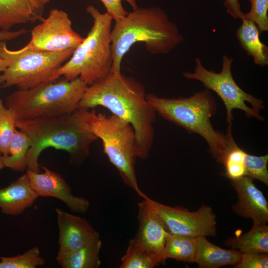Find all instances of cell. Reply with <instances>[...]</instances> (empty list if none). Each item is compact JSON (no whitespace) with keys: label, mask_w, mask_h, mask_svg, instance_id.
Masks as SVG:
<instances>
[{"label":"cell","mask_w":268,"mask_h":268,"mask_svg":"<svg viewBox=\"0 0 268 268\" xmlns=\"http://www.w3.org/2000/svg\"><path fill=\"white\" fill-rule=\"evenodd\" d=\"M31 143L30 138L25 132L16 130L10 144L9 154L2 155L4 167L14 171L26 170V157Z\"/></svg>","instance_id":"obj_25"},{"label":"cell","mask_w":268,"mask_h":268,"mask_svg":"<svg viewBox=\"0 0 268 268\" xmlns=\"http://www.w3.org/2000/svg\"><path fill=\"white\" fill-rule=\"evenodd\" d=\"M251 8L244 18L253 21L260 32L268 31V0H249Z\"/></svg>","instance_id":"obj_29"},{"label":"cell","mask_w":268,"mask_h":268,"mask_svg":"<svg viewBox=\"0 0 268 268\" xmlns=\"http://www.w3.org/2000/svg\"><path fill=\"white\" fill-rule=\"evenodd\" d=\"M197 245V237L169 234L165 244V258L184 263H195Z\"/></svg>","instance_id":"obj_24"},{"label":"cell","mask_w":268,"mask_h":268,"mask_svg":"<svg viewBox=\"0 0 268 268\" xmlns=\"http://www.w3.org/2000/svg\"><path fill=\"white\" fill-rule=\"evenodd\" d=\"M104 5L106 9V12L113 18V20L117 21L125 17L128 12L123 7L122 1L125 0L128 2L133 9L137 8V5L136 0H99Z\"/></svg>","instance_id":"obj_31"},{"label":"cell","mask_w":268,"mask_h":268,"mask_svg":"<svg viewBox=\"0 0 268 268\" xmlns=\"http://www.w3.org/2000/svg\"><path fill=\"white\" fill-rule=\"evenodd\" d=\"M40 12L27 0H0V29L10 30L15 25L41 20Z\"/></svg>","instance_id":"obj_18"},{"label":"cell","mask_w":268,"mask_h":268,"mask_svg":"<svg viewBox=\"0 0 268 268\" xmlns=\"http://www.w3.org/2000/svg\"><path fill=\"white\" fill-rule=\"evenodd\" d=\"M38 197L26 173L6 187L0 189L1 212L7 215H19L32 206Z\"/></svg>","instance_id":"obj_16"},{"label":"cell","mask_w":268,"mask_h":268,"mask_svg":"<svg viewBox=\"0 0 268 268\" xmlns=\"http://www.w3.org/2000/svg\"><path fill=\"white\" fill-rule=\"evenodd\" d=\"M6 67V64L4 60L0 57V74L4 71ZM0 100H1L0 99Z\"/></svg>","instance_id":"obj_35"},{"label":"cell","mask_w":268,"mask_h":268,"mask_svg":"<svg viewBox=\"0 0 268 268\" xmlns=\"http://www.w3.org/2000/svg\"><path fill=\"white\" fill-rule=\"evenodd\" d=\"M28 31L25 28H21L18 30H0V42H6L16 39L27 33Z\"/></svg>","instance_id":"obj_33"},{"label":"cell","mask_w":268,"mask_h":268,"mask_svg":"<svg viewBox=\"0 0 268 268\" xmlns=\"http://www.w3.org/2000/svg\"><path fill=\"white\" fill-rule=\"evenodd\" d=\"M197 244L195 263L199 268L234 266L239 262L241 255V253L238 250L225 249L213 244L205 236L197 237Z\"/></svg>","instance_id":"obj_17"},{"label":"cell","mask_w":268,"mask_h":268,"mask_svg":"<svg viewBox=\"0 0 268 268\" xmlns=\"http://www.w3.org/2000/svg\"><path fill=\"white\" fill-rule=\"evenodd\" d=\"M146 95L142 83L121 71H111L88 86L79 108L90 109L102 106L130 123L135 135L137 158L144 160L148 157L153 143L156 114Z\"/></svg>","instance_id":"obj_1"},{"label":"cell","mask_w":268,"mask_h":268,"mask_svg":"<svg viewBox=\"0 0 268 268\" xmlns=\"http://www.w3.org/2000/svg\"><path fill=\"white\" fill-rule=\"evenodd\" d=\"M137 218L138 229L133 239L157 253L165 263L164 247L169 233L145 199L138 203Z\"/></svg>","instance_id":"obj_15"},{"label":"cell","mask_w":268,"mask_h":268,"mask_svg":"<svg viewBox=\"0 0 268 268\" xmlns=\"http://www.w3.org/2000/svg\"><path fill=\"white\" fill-rule=\"evenodd\" d=\"M4 167L2 160V154L0 152V170L3 168Z\"/></svg>","instance_id":"obj_36"},{"label":"cell","mask_w":268,"mask_h":268,"mask_svg":"<svg viewBox=\"0 0 268 268\" xmlns=\"http://www.w3.org/2000/svg\"><path fill=\"white\" fill-rule=\"evenodd\" d=\"M36 10L40 12L51 0H27Z\"/></svg>","instance_id":"obj_34"},{"label":"cell","mask_w":268,"mask_h":268,"mask_svg":"<svg viewBox=\"0 0 268 268\" xmlns=\"http://www.w3.org/2000/svg\"><path fill=\"white\" fill-rule=\"evenodd\" d=\"M231 124H229L225 134L227 140L226 148L219 163L223 164L225 172L222 176L231 180L245 176V159L247 154L236 144L232 134Z\"/></svg>","instance_id":"obj_22"},{"label":"cell","mask_w":268,"mask_h":268,"mask_svg":"<svg viewBox=\"0 0 268 268\" xmlns=\"http://www.w3.org/2000/svg\"><path fill=\"white\" fill-rule=\"evenodd\" d=\"M195 62L194 71L183 72V75L187 79L200 81L206 89L217 94L225 105L227 124H232L234 109L243 111L248 118L264 120L260 113V109L264 108L263 101L245 92L233 78L231 72L232 58L223 56L222 68L218 73L205 68L199 58H196Z\"/></svg>","instance_id":"obj_9"},{"label":"cell","mask_w":268,"mask_h":268,"mask_svg":"<svg viewBox=\"0 0 268 268\" xmlns=\"http://www.w3.org/2000/svg\"><path fill=\"white\" fill-rule=\"evenodd\" d=\"M156 252L133 238L129 242L125 254L121 258L120 268H153L164 264Z\"/></svg>","instance_id":"obj_23"},{"label":"cell","mask_w":268,"mask_h":268,"mask_svg":"<svg viewBox=\"0 0 268 268\" xmlns=\"http://www.w3.org/2000/svg\"><path fill=\"white\" fill-rule=\"evenodd\" d=\"M0 268H35L45 263V260L40 256L38 247L14 257H0Z\"/></svg>","instance_id":"obj_27"},{"label":"cell","mask_w":268,"mask_h":268,"mask_svg":"<svg viewBox=\"0 0 268 268\" xmlns=\"http://www.w3.org/2000/svg\"><path fill=\"white\" fill-rule=\"evenodd\" d=\"M87 85L79 77L48 81L26 89H18L8 95L5 106L16 119L71 113L79 108Z\"/></svg>","instance_id":"obj_7"},{"label":"cell","mask_w":268,"mask_h":268,"mask_svg":"<svg viewBox=\"0 0 268 268\" xmlns=\"http://www.w3.org/2000/svg\"><path fill=\"white\" fill-rule=\"evenodd\" d=\"M268 155L256 156L247 153L245 159L246 176L268 185Z\"/></svg>","instance_id":"obj_28"},{"label":"cell","mask_w":268,"mask_h":268,"mask_svg":"<svg viewBox=\"0 0 268 268\" xmlns=\"http://www.w3.org/2000/svg\"><path fill=\"white\" fill-rule=\"evenodd\" d=\"M59 230V251L78 250L100 239L99 233L84 218L56 208Z\"/></svg>","instance_id":"obj_13"},{"label":"cell","mask_w":268,"mask_h":268,"mask_svg":"<svg viewBox=\"0 0 268 268\" xmlns=\"http://www.w3.org/2000/svg\"><path fill=\"white\" fill-rule=\"evenodd\" d=\"M16 127L31 140L26 157L27 169L36 173L40 172L38 159L45 149L53 147L67 151L70 162L79 165L88 157L91 144L98 138L84 127L75 110L71 113L16 120Z\"/></svg>","instance_id":"obj_3"},{"label":"cell","mask_w":268,"mask_h":268,"mask_svg":"<svg viewBox=\"0 0 268 268\" xmlns=\"http://www.w3.org/2000/svg\"><path fill=\"white\" fill-rule=\"evenodd\" d=\"M115 22L111 33L112 71H121L124 56L136 43H144L151 54L165 55L184 41L177 25L158 7H137Z\"/></svg>","instance_id":"obj_2"},{"label":"cell","mask_w":268,"mask_h":268,"mask_svg":"<svg viewBox=\"0 0 268 268\" xmlns=\"http://www.w3.org/2000/svg\"><path fill=\"white\" fill-rule=\"evenodd\" d=\"M74 51L12 50L5 42H0V57L6 64L5 69L0 74V86L26 89L48 81L52 74L69 59Z\"/></svg>","instance_id":"obj_8"},{"label":"cell","mask_w":268,"mask_h":268,"mask_svg":"<svg viewBox=\"0 0 268 268\" xmlns=\"http://www.w3.org/2000/svg\"><path fill=\"white\" fill-rule=\"evenodd\" d=\"M224 5L227 13L233 18L242 19L244 13L242 12L239 0H224Z\"/></svg>","instance_id":"obj_32"},{"label":"cell","mask_w":268,"mask_h":268,"mask_svg":"<svg viewBox=\"0 0 268 268\" xmlns=\"http://www.w3.org/2000/svg\"><path fill=\"white\" fill-rule=\"evenodd\" d=\"M41 168L44 172L36 173L26 169L31 185L39 197H54L64 202L74 212H86L90 207L87 199L74 196L70 187L59 173L45 166Z\"/></svg>","instance_id":"obj_12"},{"label":"cell","mask_w":268,"mask_h":268,"mask_svg":"<svg viewBox=\"0 0 268 268\" xmlns=\"http://www.w3.org/2000/svg\"><path fill=\"white\" fill-rule=\"evenodd\" d=\"M86 12L93 19L92 26L69 60L52 74L49 81L61 76L68 80L79 77L89 86L111 71L113 64L111 33L113 19L108 13L100 12L92 5L87 6Z\"/></svg>","instance_id":"obj_4"},{"label":"cell","mask_w":268,"mask_h":268,"mask_svg":"<svg viewBox=\"0 0 268 268\" xmlns=\"http://www.w3.org/2000/svg\"><path fill=\"white\" fill-rule=\"evenodd\" d=\"M234 268H268V254L262 253H241Z\"/></svg>","instance_id":"obj_30"},{"label":"cell","mask_w":268,"mask_h":268,"mask_svg":"<svg viewBox=\"0 0 268 268\" xmlns=\"http://www.w3.org/2000/svg\"><path fill=\"white\" fill-rule=\"evenodd\" d=\"M241 20L242 23L236 31L241 47L252 57L255 64L262 67L268 66V47L261 41L258 27L249 19Z\"/></svg>","instance_id":"obj_19"},{"label":"cell","mask_w":268,"mask_h":268,"mask_svg":"<svg viewBox=\"0 0 268 268\" xmlns=\"http://www.w3.org/2000/svg\"><path fill=\"white\" fill-rule=\"evenodd\" d=\"M146 98L156 113L180 126L190 134L203 138L208 150L218 162L227 145L225 134L215 130L210 121L217 110L215 99L209 90L198 91L189 97H160L153 93Z\"/></svg>","instance_id":"obj_5"},{"label":"cell","mask_w":268,"mask_h":268,"mask_svg":"<svg viewBox=\"0 0 268 268\" xmlns=\"http://www.w3.org/2000/svg\"><path fill=\"white\" fill-rule=\"evenodd\" d=\"M142 198L158 214L168 233L193 237L216 236V216L210 206L203 204L197 210L190 211L182 207L165 205L145 195Z\"/></svg>","instance_id":"obj_10"},{"label":"cell","mask_w":268,"mask_h":268,"mask_svg":"<svg viewBox=\"0 0 268 268\" xmlns=\"http://www.w3.org/2000/svg\"><path fill=\"white\" fill-rule=\"evenodd\" d=\"M101 247L100 238L75 251H59L56 260L63 268H98L101 263L99 255Z\"/></svg>","instance_id":"obj_21"},{"label":"cell","mask_w":268,"mask_h":268,"mask_svg":"<svg viewBox=\"0 0 268 268\" xmlns=\"http://www.w3.org/2000/svg\"><path fill=\"white\" fill-rule=\"evenodd\" d=\"M224 244L241 253L268 254V226L253 223L248 232L239 236L227 238Z\"/></svg>","instance_id":"obj_20"},{"label":"cell","mask_w":268,"mask_h":268,"mask_svg":"<svg viewBox=\"0 0 268 268\" xmlns=\"http://www.w3.org/2000/svg\"><path fill=\"white\" fill-rule=\"evenodd\" d=\"M236 191L238 201L232 205L238 215L250 218L253 223L266 224L268 222V202L263 193L247 176L231 180Z\"/></svg>","instance_id":"obj_14"},{"label":"cell","mask_w":268,"mask_h":268,"mask_svg":"<svg viewBox=\"0 0 268 268\" xmlns=\"http://www.w3.org/2000/svg\"><path fill=\"white\" fill-rule=\"evenodd\" d=\"M31 30V38L23 49L46 52L75 50L83 41L72 27V22L65 11L52 9L47 17Z\"/></svg>","instance_id":"obj_11"},{"label":"cell","mask_w":268,"mask_h":268,"mask_svg":"<svg viewBox=\"0 0 268 268\" xmlns=\"http://www.w3.org/2000/svg\"><path fill=\"white\" fill-rule=\"evenodd\" d=\"M75 112L84 127L101 140L104 153L124 183L143 197L145 194L138 187L136 176L137 148L132 125L114 114L107 116L94 109L79 108Z\"/></svg>","instance_id":"obj_6"},{"label":"cell","mask_w":268,"mask_h":268,"mask_svg":"<svg viewBox=\"0 0 268 268\" xmlns=\"http://www.w3.org/2000/svg\"><path fill=\"white\" fill-rule=\"evenodd\" d=\"M14 113L0 100V152L3 156L9 153L10 144L16 129Z\"/></svg>","instance_id":"obj_26"}]
</instances>
